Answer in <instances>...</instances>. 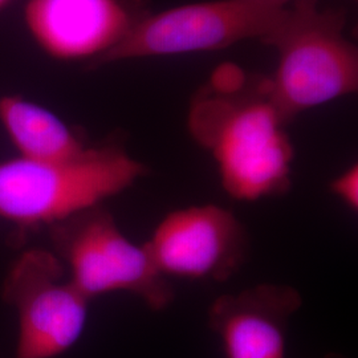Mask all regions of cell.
I'll list each match as a JSON object with an SVG mask.
<instances>
[{"mask_svg":"<svg viewBox=\"0 0 358 358\" xmlns=\"http://www.w3.org/2000/svg\"><path fill=\"white\" fill-rule=\"evenodd\" d=\"M301 296L289 285L260 284L223 294L208 309L226 358H285L289 320Z\"/></svg>","mask_w":358,"mask_h":358,"instance_id":"obj_9","label":"cell"},{"mask_svg":"<svg viewBox=\"0 0 358 358\" xmlns=\"http://www.w3.org/2000/svg\"><path fill=\"white\" fill-rule=\"evenodd\" d=\"M148 13L141 0H26L23 23L59 62H90L115 48Z\"/></svg>","mask_w":358,"mask_h":358,"instance_id":"obj_8","label":"cell"},{"mask_svg":"<svg viewBox=\"0 0 358 358\" xmlns=\"http://www.w3.org/2000/svg\"><path fill=\"white\" fill-rule=\"evenodd\" d=\"M143 245L165 278L224 282L243 266L248 236L230 210L192 206L164 217Z\"/></svg>","mask_w":358,"mask_h":358,"instance_id":"obj_7","label":"cell"},{"mask_svg":"<svg viewBox=\"0 0 358 358\" xmlns=\"http://www.w3.org/2000/svg\"><path fill=\"white\" fill-rule=\"evenodd\" d=\"M292 0H211L146 15L90 68L129 59L217 51L247 38L263 40Z\"/></svg>","mask_w":358,"mask_h":358,"instance_id":"obj_5","label":"cell"},{"mask_svg":"<svg viewBox=\"0 0 358 358\" xmlns=\"http://www.w3.org/2000/svg\"><path fill=\"white\" fill-rule=\"evenodd\" d=\"M331 192L352 211L358 208V167H349L331 183Z\"/></svg>","mask_w":358,"mask_h":358,"instance_id":"obj_11","label":"cell"},{"mask_svg":"<svg viewBox=\"0 0 358 358\" xmlns=\"http://www.w3.org/2000/svg\"><path fill=\"white\" fill-rule=\"evenodd\" d=\"M328 358H336V357H334V356H331V357H328Z\"/></svg>","mask_w":358,"mask_h":358,"instance_id":"obj_13","label":"cell"},{"mask_svg":"<svg viewBox=\"0 0 358 358\" xmlns=\"http://www.w3.org/2000/svg\"><path fill=\"white\" fill-rule=\"evenodd\" d=\"M0 125L19 153L32 161H69L90 146L48 108L23 96H0Z\"/></svg>","mask_w":358,"mask_h":358,"instance_id":"obj_10","label":"cell"},{"mask_svg":"<svg viewBox=\"0 0 358 358\" xmlns=\"http://www.w3.org/2000/svg\"><path fill=\"white\" fill-rule=\"evenodd\" d=\"M3 299L17 313L16 358L64 355L88 321L90 299L69 282L63 263L48 250H27L13 262Z\"/></svg>","mask_w":358,"mask_h":358,"instance_id":"obj_6","label":"cell"},{"mask_svg":"<svg viewBox=\"0 0 358 358\" xmlns=\"http://www.w3.org/2000/svg\"><path fill=\"white\" fill-rule=\"evenodd\" d=\"M285 120L255 90H202L192 101L189 129L213 154L222 185L234 199L254 202L288 192L294 146Z\"/></svg>","mask_w":358,"mask_h":358,"instance_id":"obj_1","label":"cell"},{"mask_svg":"<svg viewBox=\"0 0 358 358\" xmlns=\"http://www.w3.org/2000/svg\"><path fill=\"white\" fill-rule=\"evenodd\" d=\"M341 10L319 0H292L279 24L262 43L273 47L278 66L259 84L285 122L306 110L355 93L358 52L344 34Z\"/></svg>","mask_w":358,"mask_h":358,"instance_id":"obj_2","label":"cell"},{"mask_svg":"<svg viewBox=\"0 0 358 358\" xmlns=\"http://www.w3.org/2000/svg\"><path fill=\"white\" fill-rule=\"evenodd\" d=\"M52 252L66 278L90 301L101 294H136L153 310L174 300V291L145 245L129 241L113 215L94 206L48 227Z\"/></svg>","mask_w":358,"mask_h":358,"instance_id":"obj_4","label":"cell"},{"mask_svg":"<svg viewBox=\"0 0 358 358\" xmlns=\"http://www.w3.org/2000/svg\"><path fill=\"white\" fill-rule=\"evenodd\" d=\"M146 171L117 145L69 161H0V220L22 232L48 229L125 192Z\"/></svg>","mask_w":358,"mask_h":358,"instance_id":"obj_3","label":"cell"},{"mask_svg":"<svg viewBox=\"0 0 358 358\" xmlns=\"http://www.w3.org/2000/svg\"><path fill=\"white\" fill-rule=\"evenodd\" d=\"M13 1V0H0V13L4 11Z\"/></svg>","mask_w":358,"mask_h":358,"instance_id":"obj_12","label":"cell"}]
</instances>
